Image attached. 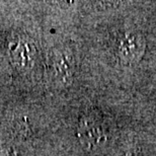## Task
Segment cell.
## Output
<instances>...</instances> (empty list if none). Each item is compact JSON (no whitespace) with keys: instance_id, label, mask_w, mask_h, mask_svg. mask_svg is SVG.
Wrapping results in <instances>:
<instances>
[{"instance_id":"obj_3","label":"cell","mask_w":156,"mask_h":156,"mask_svg":"<svg viewBox=\"0 0 156 156\" xmlns=\"http://www.w3.org/2000/svg\"><path fill=\"white\" fill-rule=\"evenodd\" d=\"M37 49L27 37H17L9 46V59L15 69L21 72L30 71L35 65Z\"/></svg>"},{"instance_id":"obj_4","label":"cell","mask_w":156,"mask_h":156,"mask_svg":"<svg viewBox=\"0 0 156 156\" xmlns=\"http://www.w3.org/2000/svg\"><path fill=\"white\" fill-rule=\"evenodd\" d=\"M54 77L59 85L67 87L71 85L75 74V58L67 48L55 50L52 58Z\"/></svg>"},{"instance_id":"obj_5","label":"cell","mask_w":156,"mask_h":156,"mask_svg":"<svg viewBox=\"0 0 156 156\" xmlns=\"http://www.w3.org/2000/svg\"><path fill=\"white\" fill-rule=\"evenodd\" d=\"M94 4L99 8L102 9H115L119 7L122 2L120 1H98V2H93Z\"/></svg>"},{"instance_id":"obj_1","label":"cell","mask_w":156,"mask_h":156,"mask_svg":"<svg viewBox=\"0 0 156 156\" xmlns=\"http://www.w3.org/2000/svg\"><path fill=\"white\" fill-rule=\"evenodd\" d=\"M77 135L84 149L94 151L107 145L110 131L101 116L94 113H87L80 118Z\"/></svg>"},{"instance_id":"obj_2","label":"cell","mask_w":156,"mask_h":156,"mask_svg":"<svg viewBox=\"0 0 156 156\" xmlns=\"http://www.w3.org/2000/svg\"><path fill=\"white\" fill-rule=\"evenodd\" d=\"M146 40L140 32L125 33L118 44V56L125 65L137 64L144 56Z\"/></svg>"},{"instance_id":"obj_6","label":"cell","mask_w":156,"mask_h":156,"mask_svg":"<svg viewBox=\"0 0 156 156\" xmlns=\"http://www.w3.org/2000/svg\"><path fill=\"white\" fill-rule=\"evenodd\" d=\"M121 156H135V155L133 154L132 151H126V152H124V153H122Z\"/></svg>"}]
</instances>
